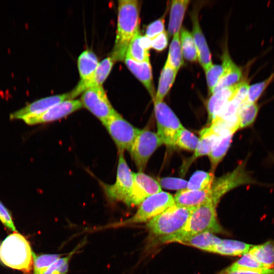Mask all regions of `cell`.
Masks as SVG:
<instances>
[{"instance_id":"obj_7","label":"cell","mask_w":274,"mask_h":274,"mask_svg":"<svg viewBox=\"0 0 274 274\" xmlns=\"http://www.w3.org/2000/svg\"><path fill=\"white\" fill-rule=\"evenodd\" d=\"M101 123L114 141L118 152L130 151L141 129L133 126L117 112Z\"/></svg>"},{"instance_id":"obj_26","label":"cell","mask_w":274,"mask_h":274,"mask_svg":"<svg viewBox=\"0 0 274 274\" xmlns=\"http://www.w3.org/2000/svg\"><path fill=\"white\" fill-rule=\"evenodd\" d=\"M253 245L233 239H221L213 250L223 255L237 256L248 253Z\"/></svg>"},{"instance_id":"obj_19","label":"cell","mask_w":274,"mask_h":274,"mask_svg":"<svg viewBox=\"0 0 274 274\" xmlns=\"http://www.w3.org/2000/svg\"><path fill=\"white\" fill-rule=\"evenodd\" d=\"M124 62L130 71L145 87L153 100L155 92L150 62H138L128 58H125Z\"/></svg>"},{"instance_id":"obj_14","label":"cell","mask_w":274,"mask_h":274,"mask_svg":"<svg viewBox=\"0 0 274 274\" xmlns=\"http://www.w3.org/2000/svg\"><path fill=\"white\" fill-rule=\"evenodd\" d=\"M68 99H71L70 93L42 98L11 113L10 119L22 120L26 117L41 115L54 105Z\"/></svg>"},{"instance_id":"obj_28","label":"cell","mask_w":274,"mask_h":274,"mask_svg":"<svg viewBox=\"0 0 274 274\" xmlns=\"http://www.w3.org/2000/svg\"><path fill=\"white\" fill-rule=\"evenodd\" d=\"M259 111V106L256 102L244 101L237 112L239 129L251 126L254 123Z\"/></svg>"},{"instance_id":"obj_29","label":"cell","mask_w":274,"mask_h":274,"mask_svg":"<svg viewBox=\"0 0 274 274\" xmlns=\"http://www.w3.org/2000/svg\"><path fill=\"white\" fill-rule=\"evenodd\" d=\"M233 134L229 133L222 136L218 143L209 154L213 173L227 152Z\"/></svg>"},{"instance_id":"obj_5","label":"cell","mask_w":274,"mask_h":274,"mask_svg":"<svg viewBox=\"0 0 274 274\" xmlns=\"http://www.w3.org/2000/svg\"><path fill=\"white\" fill-rule=\"evenodd\" d=\"M245 166L243 162L232 172L214 179L210 189L211 200L216 207L225 194L237 187L249 184L263 185L251 177Z\"/></svg>"},{"instance_id":"obj_6","label":"cell","mask_w":274,"mask_h":274,"mask_svg":"<svg viewBox=\"0 0 274 274\" xmlns=\"http://www.w3.org/2000/svg\"><path fill=\"white\" fill-rule=\"evenodd\" d=\"M175 204L174 197L170 193L162 191L146 198L139 205L133 216L116 225L122 226L146 222Z\"/></svg>"},{"instance_id":"obj_4","label":"cell","mask_w":274,"mask_h":274,"mask_svg":"<svg viewBox=\"0 0 274 274\" xmlns=\"http://www.w3.org/2000/svg\"><path fill=\"white\" fill-rule=\"evenodd\" d=\"M194 209L175 204L150 219L147 226L161 241L181 232Z\"/></svg>"},{"instance_id":"obj_43","label":"cell","mask_w":274,"mask_h":274,"mask_svg":"<svg viewBox=\"0 0 274 274\" xmlns=\"http://www.w3.org/2000/svg\"><path fill=\"white\" fill-rule=\"evenodd\" d=\"M218 274H274L273 268H264L259 270L229 269L226 268Z\"/></svg>"},{"instance_id":"obj_36","label":"cell","mask_w":274,"mask_h":274,"mask_svg":"<svg viewBox=\"0 0 274 274\" xmlns=\"http://www.w3.org/2000/svg\"><path fill=\"white\" fill-rule=\"evenodd\" d=\"M81 243L65 256L60 257L52 264L44 274H66L68 270L69 262L73 255L82 247Z\"/></svg>"},{"instance_id":"obj_15","label":"cell","mask_w":274,"mask_h":274,"mask_svg":"<svg viewBox=\"0 0 274 274\" xmlns=\"http://www.w3.org/2000/svg\"><path fill=\"white\" fill-rule=\"evenodd\" d=\"M114 61L111 57H108L99 62L98 65L93 76L85 82L80 81L76 87L71 92V99L82 94L86 89L97 86H101L110 74Z\"/></svg>"},{"instance_id":"obj_22","label":"cell","mask_w":274,"mask_h":274,"mask_svg":"<svg viewBox=\"0 0 274 274\" xmlns=\"http://www.w3.org/2000/svg\"><path fill=\"white\" fill-rule=\"evenodd\" d=\"M190 2L189 0H175L172 2L167 31L168 36L172 37L180 32Z\"/></svg>"},{"instance_id":"obj_24","label":"cell","mask_w":274,"mask_h":274,"mask_svg":"<svg viewBox=\"0 0 274 274\" xmlns=\"http://www.w3.org/2000/svg\"><path fill=\"white\" fill-rule=\"evenodd\" d=\"M99 62L95 54L86 50L83 51L78 59V67L81 78L80 81L89 80L94 74Z\"/></svg>"},{"instance_id":"obj_34","label":"cell","mask_w":274,"mask_h":274,"mask_svg":"<svg viewBox=\"0 0 274 274\" xmlns=\"http://www.w3.org/2000/svg\"><path fill=\"white\" fill-rule=\"evenodd\" d=\"M61 257L58 254H44L37 255L33 253V273L44 274L49 267Z\"/></svg>"},{"instance_id":"obj_12","label":"cell","mask_w":274,"mask_h":274,"mask_svg":"<svg viewBox=\"0 0 274 274\" xmlns=\"http://www.w3.org/2000/svg\"><path fill=\"white\" fill-rule=\"evenodd\" d=\"M83 107L79 99H68L58 103L43 114L22 120L29 125L53 122L61 119Z\"/></svg>"},{"instance_id":"obj_31","label":"cell","mask_w":274,"mask_h":274,"mask_svg":"<svg viewBox=\"0 0 274 274\" xmlns=\"http://www.w3.org/2000/svg\"><path fill=\"white\" fill-rule=\"evenodd\" d=\"M214 179L213 172L197 170L188 181L187 190H201L211 188Z\"/></svg>"},{"instance_id":"obj_13","label":"cell","mask_w":274,"mask_h":274,"mask_svg":"<svg viewBox=\"0 0 274 274\" xmlns=\"http://www.w3.org/2000/svg\"><path fill=\"white\" fill-rule=\"evenodd\" d=\"M133 187L127 205H140L147 197L162 191L158 182L143 172L133 173Z\"/></svg>"},{"instance_id":"obj_35","label":"cell","mask_w":274,"mask_h":274,"mask_svg":"<svg viewBox=\"0 0 274 274\" xmlns=\"http://www.w3.org/2000/svg\"><path fill=\"white\" fill-rule=\"evenodd\" d=\"M198 142V138L183 127L177 134L175 146L186 150L195 151Z\"/></svg>"},{"instance_id":"obj_20","label":"cell","mask_w":274,"mask_h":274,"mask_svg":"<svg viewBox=\"0 0 274 274\" xmlns=\"http://www.w3.org/2000/svg\"><path fill=\"white\" fill-rule=\"evenodd\" d=\"M223 63L225 71L214 89L212 94L238 83L242 78V69L232 61L227 52H225L223 55Z\"/></svg>"},{"instance_id":"obj_39","label":"cell","mask_w":274,"mask_h":274,"mask_svg":"<svg viewBox=\"0 0 274 274\" xmlns=\"http://www.w3.org/2000/svg\"><path fill=\"white\" fill-rule=\"evenodd\" d=\"M225 71V66L222 63L221 65H213L206 72L207 82L210 94L213 91Z\"/></svg>"},{"instance_id":"obj_40","label":"cell","mask_w":274,"mask_h":274,"mask_svg":"<svg viewBox=\"0 0 274 274\" xmlns=\"http://www.w3.org/2000/svg\"><path fill=\"white\" fill-rule=\"evenodd\" d=\"M158 183L161 187L180 191L187 188L188 181L181 178L166 177L161 178Z\"/></svg>"},{"instance_id":"obj_9","label":"cell","mask_w":274,"mask_h":274,"mask_svg":"<svg viewBox=\"0 0 274 274\" xmlns=\"http://www.w3.org/2000/svg\"><path fill=\"white\" fill-rule=\"evenodd\" d=\"M133 184V173L129 168L123 152H119L116 181L113 185H105L106 193L110 199L127 204Z\"/></svg>"},{"instance_id":"obj_1","label":"cell","mask_w":274,"mask_h":274,"mask_svg":"<svg viewBox=\"0 0 274 274\" xmlns=\"http://www.w3.org/2000/svg\"><path fill=\"white\" fill-rule=\"evenodd\" d=\"M118 3L116 36L110 56L114 62L124 61L128 47L140 30L139 1L121 0Z\"/></svg>"},{"instance_id":"obj_23","label":"cell","mask_w":274,"mask_h":274,"mask_svg":"<svg viewBox=\"0 0 274 274\" xmlns=\"http://www.w3.org/2000/svg\"><path fill=\"white\" fill-rule=\"evenodd\" d=\"M199 133V142L190 161L198 157L209 155L221 138L211 126L202 129Z\"/></svg>"},{"instance_id":"obj_41","label":"cell","mask_w":274,"mask_h":274,"mask_svg":"<svg viewBox=\"0 0 274 274\" xmlns=\"http://www.w3.org/2000/svg\"><path fill=\"white\" fill-rule=\"evenodd\" d=\"M165 15L149 24L146 28L145 36L152 40L164 30Z\"/></svg>"},{"instance_id":"obj_27","label":"cell","mask_w":274,"mask_h":274,"mask_svg":"<svg viewBox=\"0 0 274 274\" xmlns=\"http://www.w3.org/2000/svg\"><path fill=\"white\" fill-rule=\"evenodd\" d=\"M178 71L165 63L159 79L158 88L153 101H162L173 85Z\"/></svg>"},{"instance_id":"obj_11","label":"cell","mask_w":274,"mask_h":274,"mask_svg":"<svg viewBox=\"0 0 274 274\" xmlns=\"http://www.w3.org/2000/svg\"><path fill=\"white\" fill-rule=\"evenodd\" d=\"M80 100L82 106L101 122L117 112L110 102L102 86L86 89L82 92Z\"/></svg>"},{"instance_id":"obj_46","label":"cell","mask_w":274,"mask_h":274,"mask_svg":"<svg viewBox=\"0 0 274 274\" xmlns=\"http://www.w3.org/2000/svg\"><path fill=\"white\" fill-rule=\"evenodd\" d=\"M273 269H274V268H273Z\"/></svg>"},{"instance_id":"obj_38","label":"cell","mask_w":274,"mask_h":274,"mask_svg":"<svg viewBox=\"0 0 274 274\" xmlns=\"http://www.w3.org/2000/svg\"><path fill=\"white\" fill-rule=\"evenodd\" d=\"M227 268L229 269L247 270H259L267 268L256 260L249 252L243 255L241 258Z\"/></svg>"},{"instance_id":"obj_17","label":"cell","mask_w":274,"mask_h":274,"mask_svg":"<svg viewBox=\"0 0 274 274\" xmlns=\"http://www.w3.org/2000/svg\"><path fill=\"white\" fill-rule=\"evenodd\" d=\"M239 82L212 94L207 104L209 120L212 122L219 115L225 106L234 97Z\"/></svg>"},{"instance_id":"obj_10","label":"cell","mask_w":274,"mask_h":274,"mask_svg":"<svg viewBox=\"0 0 274 274\" xmlns=\"http://www.w3.org/2000/svg\"><path fill=\"white\" fill-rule=\"evenodd\" d=\"M162 144L157 133L141 129L129 151L139 172H143L150 157Z\"/></svg>"},{"instance_id":"obj_16","label":"cell","mask_w":274,"mask_h":274,"mask_svg":"<svg viewBox=\"0 0 274 274\" xmlns=\"http://www.w3.org/2000/svg\"><path fill=\"white\" fill-rule=\"evenodd\" d=\"M191 18L193 24L192 35L197 49L198 60L206 72L213 65L212 55L200 28L197 13L193 12Z\"/></svg>"},{"instance_id":"obj_45","label":"cell","mask_w":274,"mask_h":274,"mask_svg":"<svg viewBox=\"0 0 274 274\" xmlns=\"http://www.w3.org/2000/svg\"><path fill=\"white\" fill-rule=\"evenodd\" d=\"M140 42L142 46L147 50H149L151 48V40L145 36H143L141 35Z\"/></svg>"},{"instance_id":"obj_18","label":"cell","mask_w":274,"mask_h":274,"mask_svg":"<svg viewBox=\"0 0 274 274\" xmlns=\"http://www.w3.org/2000/svg\"><path fill=\"white\" fill-rule=\"evenodd\" d=\"M210 189L211 188L201 190L184 189L178 191L174 197L175 204L194 209L206 202L211 200Z\"/></svg>"},{"instance_id":"obj_32","label":"cell","mask_w":274,"mask_h":274,"mask_svg":"<svg viewBox=\"0 0 274 274\" xmlns=\"http://www.w3.org/2000/svg\"><path fill=\"white\" fill-rule=\"evenodd\" d=\"M141 36L139 30L131 41L126 54L128 58L138 62H150L149 50L144 49L140 44Z\"/></svg>"},{"instance_id":"obj_2","label":"cell","mask_w":274,"mask_h":274,"mask_svg":"<svg viewBox=\"0 0 274 274\" xmlns=\"http://www.w3.org/2000/svg\"><path fill=\"white\" fill-rule=\"evenodd\" d=\"M33 253L28 241L18 231L0 243V263L25 273L32 270Z\"/></svg>"},{"instance_id":"obj_3","label":"cell","mask_w":274,"mask_h":274,"mask_svg":"<svg viewBox=\"0 0 274 274\" xmlns=\"http://www.w3.org/2000/svg\"><path fill=\"white\" fill-rule=\"evenodd\" d=\"M216 208L211 200L197 207L192 212L185 227L181 232L164 239L161 242H176L179 238L203 232H222V228L217 219Z\"/></svg>"},{"instance_id":"obj_25","label":"cell","mask_w":274,"mask_h":274,"mask_svg":"<svg viewBox=\"0 0 274 274\" xmlns=\"http://www.w3.org/2000/svg\"><path fill=\"white\" fill-rule=\"evenodd\" d=\"M249 253L266 268H274V241L253 245Z\"/></svg>"},{"instance_id":"obj_30","label":"cell","mask_w":274,"mask_h":274,"mask_svg":"<svg viewBox=\"0 0 274 274\" xmlns=\"http://www.w3.org/2000/svg\"><path fill=\"white\" fill-rule=\"evenodd\" d=\"M180 39L184 57L189 61H196L197 52L192 33L185 28H181Z\"/></svg>"},{"instance_id":"obj_37","label":"cell","mask_w":274,"mask_h":274,"mask_svg":"<svg viewBox=\"0 0 274 274\" xmlns=\"http://www.w3.org/2000/svg\"><path fill=\"white\" fill-rule=\"evenodd\" d=\"M274 79V72L265 80L249 85L245 101L256 102Z\"/></svg>"},{"instance_id":"obj_8","label":"cell","mask_w":274,"mask_h":274,"mask_svg":"<svg viewBox=\"0 0 274 274\" xmlns=\"http://www.w3.org/2000/svg\"><path fill=\"white\" fill-rule=\"evenodd\" d=\"M154 106L157 134L163 144L175 146L177 134L183 127V125L172 110L163 101H154Z\"/></svg>"},{"instance_id":"obj_33","label":"cell","mask_w":274,"mask_h":274,"mask_svg":"<svg viewBox=\"0 0 274 274\" xmlns=\"http://www.w3.org/2000/svg\"><path fill=\"white\" fill-rule=\"evenodd\" d=\"M166 63L178 71L183 64L179 33L173 36Z\"/></svg>"},{"instance_id":"obj_21","label":"cell","mask_w":274,"mask_h":274,"mask_svg":"<svg viewBox=\"0 0 274 274\" xmlns=\"http://www.w3.org/2000/svg\"><path fill=\"white\" fill-rule=\"evenodd\" d=\"M221 241V239L215 236L213 233L206 232L182 237L177 240L176 242L213 252L214 247Z\"/></svg>"},{"instance_id":"obj_42","label":"cell","mask_w":274,"mask_h":274,"mask_svg":"<svg viewBox=\"0 0 274 274\" xmlns=\"http://www.w3.org/2000/svg\"><path fill=\"white\" fill-rule=\"evenodd\" d=\"M0 221L8 229L17 232L10 211L0 201Z\"/></svg>"},{"instance_id":"obj_44","label":"cell","mask_w":274,"mask_h":274,"mask_svg":"<svg viewBox=\"0 0 274 274\" xmlns=\"http://www.w3.org/2000/svg\"><path fill=\"white\" fill-rule=\"evenodd\" d=\"M168 45V34L165 30L151 40V48L157 51H162Z\"/></svg>"}]
</instances>
